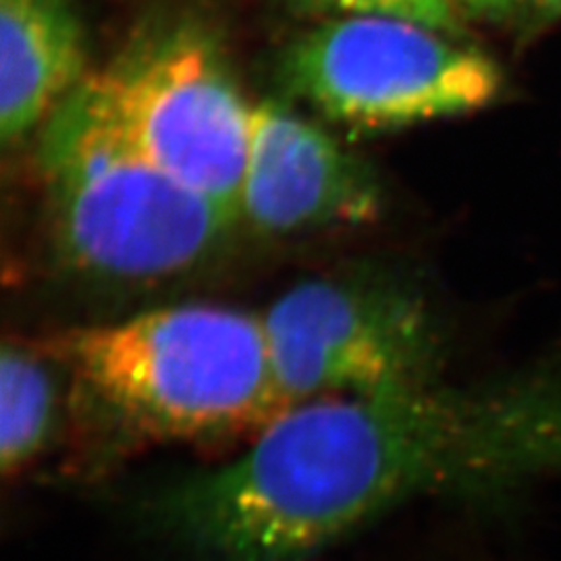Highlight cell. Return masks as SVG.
Here are the masks:
<instances>
[{"label": "cell", "mask_w": 561, "mask_h": 561, "mask_svg": "<svg viewBox=\"0 0 561 561\" xmlns=\"http://www.w3.org/2000/svg\"><path fill=\"white\" fill-rule=\"evenodd\" d=\"M447 36L393 18H335L285 48L279 78L327 119L362 131L479 111L497 99L500 69Z\"/></svg>", "instance_id": "277c9868"}, {"label": "cell", "mask_w": 561, "mask_h": 561, "mask_svg": "<svg viewBox=\"0 0 561 561\" xmlns=\"http://www.w3.org/2000/svg\"><path fill=\"white\" fill-rule=\"evenodd\" d=\"M375 171L279 101L254 106L240 219L264 236L362 225L381 210Z\"/></svg>", "instance_id": "52a82bcc"}, {"label": "cell", "mask_w": 561, "mask_h": 561, "mask_svg": "<svg viewBox=\"0 0 561 561\" xmlns=\"http://www.w3.org/2000/svg\"><path fill=\"white\" fill-rule=\"evenodd\" d=\"M57 419V387L48 364L18 343L0 354V468L18 474L44 451Z\"/></svg>", "instance_id": "9c48e42d"}, {"label": "cell", "mask_w": 561, "mask_h": 561, "mask_svg": "<svg viewBox=\"0 0 561 561\" xmlns=\"http://www.w3.org/2000/svg\"><path fill=\"white\" fill-rule=\"evenodd\" d=\"M561 479V379L439 381L283 410L215 470L150 503L201 561H308L391 507L449 497L502 510Z\"/></svg>", "instance_id": "6da1fadb"}, {"label": "cell", "mask_w": 561, "mask_h": 561, "mask_svg": "<svg viewBox=\"0 0 561 561\" xmlns=\"http://www.w3.org/2000/svg\"><path fill=\"white\" fill-rule=\"evenodd\" d=\"M535 7L539 9L542 18L551 20V18H560L561 15V0H533Z\"/></svg>", "instance_id": "7c38bea8"}, {"label": "cell", "mask_w": 561, "mask_h": 561, "mask_svg": "<svg viewBox=\"0 0 561 561\" xmlns=\"http://www.w3.org/2000/svg\"><path fill=\"white\" fill-rule=\"evenodd\" d=\"M294 9L335 18H393L433 27L456 36L460 32L458 9L451 0H287Z\"/></svg>", "instance_id": "30bf717a"}, {"label": "cell", "mask_w": 561, "mask_h": 561, "mask_svg": "<svg viewBox=\"0 0 561 561\" xmlns=\"http://www.w3.org/2000/svg\"><path fill=\"white\" fill-rule=\"evenodd\" d=\"M262 322L289 405L439 381L426 312L382 280H301Z\"/></svg>", "instance_id": "8992f818"}, {"label": "cell", "mask_w": 561, "mask_h": 561, "mask_svg": "<svg viewBox=\"0 0 561 561\" xmlns=\"http://www.w3.org/2000/svg\"><path fill=\"white\" fill-rule=\"evenodd\" d=\"M80 15L69 0H0V140L18 146L85 80Z\"/></svg>", "instance_id": "ba28073f"}, {"label": "cell", "mask_w": 561, "mask_h": 561, "mask_svg": "<svg viewBox=\"0 0 561 561\" xmlns=\"http://www.w3.org/2000/svg\"><path fill=\"white\" fill-rule=\"evenodd\" d=\"M48 352L76 379L88 419L117 443L261 433L289 408L262 317L178 304L60 335Z\"/></svg>", "instance_id": "7a4b0ae2"}, {"label": "cell", "mask_w": 561, "mask_h": 561, "mask_svg": "<svg viewBox=\"0 0 561 561\" xmlns=\"http://www.w3.org/2000/svg\"><path fill=\"white\" fill-rule=\"evenodd\" d=\"M451 4L474 15H502L512 9L514 0H451Z\"/></svg>", "instance_id": "8fae6325"}, {"label": "cell", "mask_w": 561, "mask_h": 561, "mask_svg": "<svg viewBox=\"0 0 561 561\" xmlns=\"http://www.w3.org/2000/svg\"><path fill=\"white\" fill-rule=\"evenodd\" d=\"M101 76L141 150L240 221L256 104L243 96L215 41L201 27L178 25L136 42Z\"/></svg>", "instance_id": "5b68a950"}, {"label": "cell", "mask_w": 561, "mask_h": 561, "mask_svg": "<svg viewBox=\"0 0 561 561\" xmlns=\"http://www.w3.org/2000/svg\"><path fill=\"white\" fill-rule=\"evenodd\" d=\"M41 169L60 254L94 279L178 275L208 259L238 222L141 150L101 73L42 125Z\"/></svg>", "instance_id": "3957f363"}]
</instances>
